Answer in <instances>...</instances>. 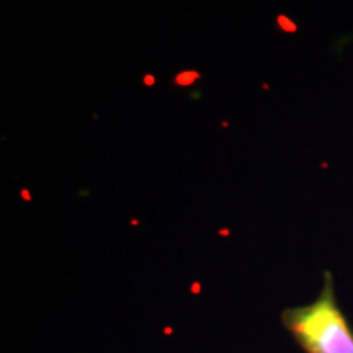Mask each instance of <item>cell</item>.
<instances>
[{
	"label": "cell",
	"instance_id": "6da1fadb",
	"mask_svg": "<svg viewBox=\"0 0 353 353\" xmlns=\"http://www.w3.org/2000/svg\"><path fill=\"white\" fill-rule=\"evenodd\" d=\"M281 324L304 353H353V329L337 303L330 272L314 301L286 307Z\"/></svg>",
	"mask_w": 353,
	"mask_h": 353
}]
</instances>
